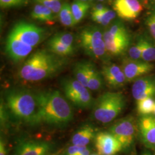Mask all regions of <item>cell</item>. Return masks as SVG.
I'll list each match as a JSON object with an SVG mask.
<instances>
[{
	"mask_svg": "<svg viewBox=\"0 0 155 155\" xmlns=\"http://www.w3.org/2000/svg\"><path fill=\"white\" fill-rule=\"evenodd\" d=\"M36 98L38 110L32 125L45 123L58 126L71 121L72 108L59 91H40Z\"/></svg>",
	"mask_w": 155,
	"mask_h": 155,
	"instance_id": "cell-1",
	"label": "cell"
},
{
	"mask_svg": "<svg viewBox=\"0 0 155 155\" xmlns=\"http://www.w3.org/2000/svg\"><path fill=\"white\" fill-rule=\"evenodd\" d=\"M67 64L64 57L48 50H39L29 56L18 71L20 79L28 82H39L55 76Z\"/></svg>",
	"mask_w": 155,
	"mask_h": 155,
	"instance_id": "cell-2",
	"label": "cell"
},
{
	"mask_svg": "<svg viewBox=\"0 0 155 155\" xmlns=\"http://www.w3.org/2000/svg\"><path fill=\"white\" fill-rule=\"evenodd\" d=\"M6 107L17 120L32 125L38 110L36 93L25 89H12L5 95Z\"/></svg>",
	"mask_w": 155,
	"mask_h": 155,
	"instance_id": "cell-3",
	"label": "cell"
},
{
	"mask_svg": "<svg viewBox=\"0 0 155 155\" xmlns=\"http://www.w3.org/2000/svg\"><path fill=\"white\" fill-rule=\"evenodd\" d=\"M125 104V97L121 93L106 92L94 102L93 116L98 122L109 123L119 116Z\"/></svg>",
	"mask_w": 155,
	"mask_h": 155,
	"instance_id": "cell-4",
	"label": "cell"
},
{
	"mask_svg": "<svg viewBox=\"0 0 155 155\" xmlns=\"http://www.w3.org/2000/svg\"><path fill=\"white\" fill-rule=\"evenodd\" d=\"M106 48L109 55L119 56L128 51L131 43V36L122 21L115 20L104 32Z\"/></svg>",
	"mask_w": 155,
	"mask_h": 155,
	"instance_id": "cell-5",
	"label": "cell"
},
{
	"mask_svg": "<svg viewBox=\"0 0 155 155\" xmlns=\"http://www.w3.org/2000/svg\"><path fill=\"white\" fill-rule=\"evenodd\" d=\"M104 32L99 27H87L82 30L79 40L81 47L86 55L94 59L106 61L109 55L106 48Z\"/></svg>",
	"mask_w": 155,
	"mask_h": 155,
	"instance_id": "cell-6",
	"label": "cell"
},
{
	"mask_svg": "<svg viewBox=\"0 0 155 155\" xmlns=\"http://www.w3.org/2000/svg\"><path fill=\"white\" fill-rule=\"evenodd\" d=\"M109 132L120 141L123 148H127L133 144L139 134L138 120L132 116L124 117L111 125Z\"/></svg>",
	"mask_w": 155,
	"mask_h": 155,
	"instance_id": "cell-7",
	"label": "cell"
},
{
	"mask_svg": "<svg viewBox=\"0 0 155 155\" xmlns=\"http://www.w3.org/2000/svg\"><path fill=\"white\" fill-rule=\"evenodd\" d=\"M61 84L66 97L75 105L83 109L90 108L94 105V101L89 89L77 79H65Z\"/></svg>",
	"mask_w": 155,
	"mask_h": 155,
	"instance_id": "cell-8",
	"label": "cell"
},
{
	"mask_svg": "<svg viewBox=\"0 0 155 155\" xmlns=\"http://www.w3.org/2000/svg\"><path fill=\"white\" fill-rule=\"evenodd\" d=\"M11 32L23 43L33 48L44 41L47 36L45 29L22 21L15 24Z\"/></svg>",
	"mask_w": 155,
	"mask_h": 155,
	"instance_id": "cell-9",
	"label": "cell"
},
{
	"mask_svg": "<svg viewBox=\"0 0 155 155\" xmlns=\"http://www.w3.org/2000/svg\"><path fill=\"white\" fill-rule=\"evenodd\" d=\"M121 68L127 82H130L152 72L155 66L152 63L129 58L123 61Z\"/></svg>",
	"mask_w": 155,
	"mask_h": 155,
	"instance_id": "cell-10",
	"label": "cell"
},
{
	"mask_svg": "<svg viewBox=\"0 0 155 155\" xmlns=\"http://www.w3.org/2000/svg\"><path fill=\"white\" fill-rule=\"evenodd\" d=\"M113 10L121 19L131 21L140 16L144 7L140 0H114Z\"/></svg>",
	"mask_w": 155,
	"mask_h": 155,
	"instance_id": "cell-11",
	"label": "cell"
},
{
	"mask_svg": "<svg viewBox=\"0 0 155 155\" xmlns=\"http://www.w3.org/2000/svg\"><path fill=\"white\" fill-rule=\"evenodd\" d=\"M139 134L141 143L148 149L155 150V116H141L138 120Z\"/></svg>",
	"mask_w": 155,
	"mask_h": 155,
	"instance_id": "cell-12",
	"label": "cell"
},
{
	"mask_svg": "<svg viewBox=\"0 0 155 155\" xmlns=\"http://www.w3.org/2000/svg\"><path fill=\"white\" fill-rule=\"evenodd\" d=\"M95 145L100 155H114L123 148L120 141L109 132L97 134Z\"/></svg>",
	"mask_w": 155,
	"mask_h": 155,
	"instance_id": "cell-13",
	"label": "cell"
},
{
	"mask_svg": "<svg viewBox=\"0 0 155 155\" xmlns=\"http://www.w3.org/2000/svg\"><path fill=\"white\" fill-rule=\"evenodd\" d=\"M33 47L23 43L10 32L6 41L5 50L7 55L13 61L18 62L27 58Z\"/></svg>",
	"mask_w": 155,
	"mask_h": 155,
	"instance_id": "cell-14",
	"label": "cell"
},
{
	"mask_svg": "<svg viewBox=\"0 0 155 155\" xmlns=\"http://www.w3.org/2000/svg\"><path fill=\"white\" fill-rule=\"evenodd\" d=\"M132 93L136 101L155 97V76H144L134 81Z\"/></svg>",
	"mask_w": 155,
	"mask_h": 155,
	"instance_id": "cell-15",
	"label": "cell"
},
{
	"mask_svg": "<svg viewBox=\"0 0 155 155\" xmlns=\"http://www.w3.org/2000/svg\"><path fill=\"white\" fill-rule=\"evenodd\" d=\"M51 149V146L48 142L29 140L18 144L13 155H48Z\"/></svg>",
	"mask_w": 155,
	"mask_h": 155,
	"instance_id": "cell-16",
	"label": "cell"
},
{
	"mask_svg": "<svg viewBox=\"0 0 155 155\" xmlns=\"http://www.w3.org/2000/svg\"><path fill=\"white\" fill-rule=\"evenodd\" d=\"M101 74L106 83L113 88L123 87L127 82L121 67L116 64H106L102 68Z\"/></svg>",
	"mask_w": 155,
	"mask_h": 155,
	"instance_id": "cell-17",
	"label": "cell"
},
{
	"mask_svg": "<svg viewBox=\"0 0 155 155\" xmlns=\"http://www.w3.org/2000/svg\"><path fill=\"white\" fill-rule=\"evenodd\" d=\"M95 70V66L90 62H79L74 68V74L75 79L87 87L89 78Z\"/></svg>",
	"mask_w": 155,
	"mask_h": 155,
	"instance_id": "cell-18",
	"label": "cell"
},
{
	"mask_svg": "<svg viewBox=\"0 0 155 155\" xmlns=\"http://www.w3.org/2000/svg\"><path fill=\"white\" fill-rule=\"evenodd\" d=\"M95 137L94 128L90 126H85L74 134L72 138V143L75 145L86 147Z\"/></svg>",
	"mask_w": 155,
	"mask_h": 155,
	"instance_id": "cell-19",
	"label": "cell"
},
{
	"mask_svg": "<svg viewBox=\"0 0 155 155\" xmlns=\"http://www.w3.org/2000/svg\"><path fill=\"white\" fill-rule=\"evenodd\" d=\"M55 13L45 6L37 4L33 7L31 16L35 19L41 21L51 22L55 19Z\"/></svg>",
	"mask_w": 155,
	"mask_h": 155,
	"instance_id": "cell-20",
	"label": "cell"
},
{
	"mask_svg": "<svg viewBox=\"0 0 155 155\" xmlns=\"http://www.w3.org/2000/svg\"><path fill=\"white\" fill-rule=\"evenodd\" d=\"M91 13V18L95 22L102 26L110 25L116 17V13L114 10L107 8L105 10Z\"/></svg>",
	"mask_w": 155,
	"mask_h": 155,
	"instance_id": "cell-21",
	"label": "cell"
},
{
	"mask_svg": "<svg viewBox=\"0 0 155 155\" xmlns=\"http://www.w3.org/2000/svg\"><path fill=\"white\" fill-rule=\"evenodd\" d=\"M71 6L75 24L83 20L90 8V5L87 2L81 0H74Z\"/></svg>",
	"mask_w": 155,
	"mask_h": 155,
	"instance_id": "cell-22",
	"label": "cell"
},
{
	"mask_svg": "<svg viewBox=\"0 0 155 155\" xmlns=\"http://www.w3.org/2000/svg\"><path fill=\"white\" fill-rule=\"evenodd\" d=\"M143 47L141 60L152 63L155 61V43L152 39L145 35H143Z\"/></svg>",
	"mask_w": 155,
	"mask_h": 155,
	"instance_id": "cell-23",
	"label": "cell"
},
{
	"mask_svg": "<svg viewBox=\"0 0 155 155\" xmlns=\"http://www.w3.org/2000/svg\"><path fill=\"white\" fill-rule=\"evenodd\" d=\"M47 48L50 52L64 58L68 56L72 55L75 52V48L68 47L51 38L47 41Z\"/></svg>",
	"mask_w": 155,
	"mask_h": 155,
	"instance_id": "cell-24",
	"label": "cell"
},
{
	"mask_svg": "<svg viewBox=\"0 0 155 155\" xmlns=\"http://www.w3.org/2000/svg\"><path fill=\"white\" fill-rule=\"evenodd\" d=\"M59 18L61 24L66 27H72L75 25L72 14L71 6L68 3H63L59 13Z\"/></svg>",
	"mask_w": 155,
	"mask_h": 155,
	"instance_id": "cell-25",
	"label": "cell"
},
{
	"mask_svg": "<svg viewBox=\"0 0 155 155\" xmlns=\"http://www.w3.org/2000/svg\"><path fill=\"white\" fill-rule=\"evenodd\" d=\"M137 110L141 116L152 114L155 106V100L153 97H148L136 101Z\"/></svg>",
	"mask_w": 155,
	"mask_h": 155,
	"instance_id": "cell-26",
	"label": "cell"
},
{
	"mask_svg": "<svg viewBox=\"0 0 155 155\" xmlns=\"http://www.w3.org/2000/svg\"><path fill=\"white\" fill-rule=\"evenodd\" d=\"M143 47V35H140L137 38L135 43L130 46L127 51L129 58L133 60H141Z\"/></svg>",
	"mask_w": 155,
	"mask_h": 155,
	"instance_id": "cell-27",
	"label": "cell"
},
{
	"mask_svg": "<svg viewBox=\"0 0 155 155\" xmlns=\"http://www.w3.org/2000/svg\"><path fill=\"white\" fill-rule=\"evenodd\" d=\"M51 39L56 41H58L63 45L67 46L68 47L75 48L74 42V36L71 33L67 32H58L53 35Z\"/></svg>",
	"mask_w": 155,
	"mask_h": 155,
	"instance_id": "cell-28",
	"label": "cell"
},
{
	"mask_svg": "<svg viewBox=\"0 0 155 155\" xmlns=\"http://www.w3.org/2000/svg\"><path fill=\"white\" fill-rule=\"evenodd\" d=\"M103 76L97 69L89 78L87 88L93 91L98 90L103 86Z\"/></svg>",
	"mask_w": 155,
	"mask_h": 155,
	"instance_id": "cell-29",
	"label": "cell"
},
{
	"mask_svg": "<svg viewBox=\"0 0 155 155\" xmlns=\"http://www.w3.org/2000/svg\"><path fill=\"white\" fill-rule=\"evenodd\" d=\"M36 4H40L49 8L54 13H58L61 9V0H33Z\"/></svg>",
	"mask_w": 155,
	"mask_h": 155,
	"instance_id": "cell-30",
	"label": "cell"
},
{
	"mask_svg": "<svg viewBox=\"0 0 155 155\" xmlns=\"http://www.w3.org/2000/svg\"><path fill=\"white\" fill-rule=\"evenodd\" d=\"M145 24L151 38L155 41V9L150 12L146 17Z\"/></svg>",
	"mask_w": 155,
	"mask_h": 155,
	"instance_id": "cell-31",
	"label": "cell"
},
{
	"mask_svg": "<svg viewBox=\"0 0 155 155\" xmlns=\"http://www.w3.org/2000/svg\"><path fill=\"white\" fill-rule=\"evenodd\" d=\"M28 0H0V5L2 8L18 7L27 5Z\"/></svg>",
	"mask_w": 155,
	"mask_h": 155,
	"instance_id": "cell-32",
	"label": "cell"
},
{
	"mask_svg": "<svg viewBox=\"0 0 155 155\" xmlns=\"http://www.w3.org/2000/svg\"><path fill=\"white\" fill-rule=\"evenodd\" d=\"M86 148V147H81L72 145L68 148L67 155H79L82 151Z\"/></svg>",
	"mask_w": 155,
	"mask_h": 155,
	"instance_id": "cell-33",
	"label": "cell"
},
{
	"mask_svg": "<svg viewBox=\"0 0 155 155\" xmlns=\"http://www.w3.org/2000/svg\"><path fill=\"white\" fill-rule=\"evenodd\" d=\"M107 7H106L105 5L102 4H96L93 7L92 10H91V13H94V12H99L105 10Z\"/></svg>",
	"mask_w": 155,
	"mask_h": 155,
	"instance_id": "cell-34",
	"label": "cell"
},
{
	"mask_svg": "<svg viewBox=\"0 0 155 155\" xmlns=\"http://www.w3.org/2000/svg\"><path fill=\"white\" fill-rule=\"evenodd\" d=\"M0 155H6L5 145L2 138L0 140Z\"/></svg>",
	"mask_w": 155,
	"mask_h": 155,
	"instance_id": "cell-35",
	"label": "cell"
},
{
	"mask_svg": "<svg viewBox=\"0 0 155 155\" xmlns=\"http://www.w3.org/2000/svg\"><path fill=\"white\" fill-rule=\"evenodd\" d=\"M90 150L89 148H86V149L83 150V151H82L79 155H90Z\"/></svg>",
	"mask_w": 155,
	"mask_h": 155,
	"instance_id": "cell-36",
	"label": "cell"
},
{
	"mask_svg": "<svg viewBox=\"0 0 155 155\" xmlns=\"http://www.w3.org/2000/svg\"><path fill=\"white\" fill-rule=\"evenodd\" d=\"M141 155H155V154L152 153H151L150 152H145Z\"/></svg>",
	"mask_w": 155,
	"mask_h": 155,
	"instance_id": "cell-37",
	"label": "cell"
},
{
	"mask_svg": "<svg viewBox=\"0 0 155 155\" xmlns=\"http://www.w3.org/2000/svg\"><path fill=\"white\" fill-rule=\"evenodd\" d=\"M152 114L155 116V107H154V110H153V113H152Z\"/></svg>",
	"mask_w": 155,
	"mask_h": 155,
	"instance_id": "cell-38",
	"label": "cell"
},
{
	"mask_svg": "<svg viewBox=\"0 0 155 155\" xmlns=\"http://www.w3.org/2000/svg\"><path fill=\"white\" fill-rule=\"evenodd\" d=\"M97 1H98L99 2H104V1H105L106 0H97Z\"/></svg>",
	"mask_w": 155,
	"mask_h": 155,
	"instance_id": "cell-39",
	"label": "cell"
},
{
	"mask_svg": "<svg viewBox=\"0 0 155 155\" xmlns=\"http://www.w3.org/2000/svg\"><path fill=\"white\" fill-rule=\"evenodd\" d=\"M81 1H84V2H87L88 0H81Z\"/></svg>",
	"mask_w": 155,
	"mask_h": 155,
	"instance_id": "cell-40",
	"label": "cell"
},
{
	"mask_svg": "<svg viewBox=\"0 0 155 155\" xmlns=\"http://www.w3.org/2000/svg\"><path fill=\"white\" fill-rule=\"evenodd\" d=\"M89 1H90V2H92V1H93L94 0H88Z\"/></svg>",
	"mask_w": 155,
	"mask_h": 155,
	"instance_id": "cell-41",
	"label": "cell"
},
{
	"mask_svg": "<svg viewBox=\"0 0 155 155\" xmlns=\"http://www.w3.org/2000/svg\"><path fill=\"white\" fill-rule=\"evenodd\" d=\"M97 155V154H93V155Z\"/></svg>",
	"mask_w": 155,
	"mask_h": 155,
	"instance_id": "cell-42",
	"label": "cell"
}]
</instances>
